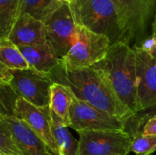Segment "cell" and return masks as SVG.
Listing matches in <instances>:
<instances>
[{
  "mask_svg": "<svg viewBox=\"0 0 156 155\" xmlns=\"http://www.w3.org/2000/svg\"><path fill=\"white\" fill-rule=\"evenodd\" d=\"M12 72L14 78L9 87L18 97L38 108L49 109L50 90L55 83L50 75L32 69Z\"/></svg>",
  "mask_w": 156,
  "mask_h": 155,
  "instance_id": "obj_7",
  "label": "cell"
},
{
  "mask_svg": "<svg viewBox=\"0 0 156 155\" xmlns=\"http://www.w3.org/2000/svg\"><path fill=\"white\" fill-rule=\"evenodd\" d=\"M63 3L61 0H21L19 16L27 14L44 21Z\"/></svg>",
  "mask_w": 156,
  "mask_h": 155,
  "instance_id": "obj_18",
  "label": "cell"
},
{
  "mask_svg": "<svg viewBox=\"0 0 156 155\" xmlns=\"http://www.w3.org/2000/svg\"><path fill=\"white\" fill-rule=\"evenodd\" d=\"M17 98L18 96L9 86H1V115L14 116Z\"/></svg>",
  "mask_w": 156,
  "mask_h": 155,
  "instance_id": "obj_21",
  "label": "cell"
},
{
  "mask_svg": "<svg viewBox=\"0 0 156 155\" xmlns=\"http://www.w3.org/2000/svg\"><path fill=\"white\" fill-rule=\"evenodd\" d=\"M155 39H156V37H155Z\"/></svg>",
  "mask_w": 156,
  "mask_h": 155,
  "instance_id": "obj_27",
  "label": "cell"
},
{
  "mask_svg": "<svg viewBox=\"0 0 156 155\" xmlns=\"http://www.w3.org/2000/svg\"><path fill=\"white\" fill-rule=\"evenodd\" d=\"M21 0H0V37L8 35L19 16Z\"/></svg>",
  "mask_w": 156,
  "mask_h": 155,
  "instance_id": "obj_19",
  "label": "cell"
},
{
  "mask_svg": "<svg viewBox=\"0 0 156 155\" xmlns=\"http://www.w3.org/2000/svg\"><path fill=\"white\" fill-rule=\"evenodd\" d=\"M69 5L78 25L106 36L112 46L118 43L127 44L116 7L112 0H78Z\"/></svg>",
  "mask_w": 156,
  "mask_h": 155,
  "instance_id": "obj_3",
  "label": "cell"
},
{
  "mask_svg": "<svg viewBox=\"0 0 156 155\" xmlns=\"http://www.w3.org/2000/svg\"><path fill=\"white\" fill-rule=\"evenodd\" d=\"M43 23L48 43L58 57L62 59L73 46L77 36L78 24L70 5L63 3Z\"/></svg>",
  "mask_w": 156,
  "mask_h": 155,
  "instance_id": "obj_8",
  "label": "cell"
},
{
  "mask_svg": "<svg viewBox=\"0 0 156 155\" xmlns=\"http://www.w3.org/2000/svg\"><path fill=\"white\" fill-rule=\"evenodd\" d=\"M151 37H156V15L154 19V22L152 24V36Z\"/></svg>",
  "mask_w": 156,
  "mask_h": 155,
  "instance_id": "obj_24",
  "label": "cell"
},
{
  "mask_svg": "<svg viewBox=\"0 0 156 155\" xmlns=\"http://www.w3.org/2000/svg\"><path fill=\"white\" fill-rule=\"evenodd\" d=\"M127 122L90 104L74 98L70 110L69 128L77 132L84 131H127Z\"/></svg>",
  "mask_w": 156,
  "mask_h": 155,
  "instance_id": "obj_9",
  "label": "cell"
},
{
  "mask_svg": "<svg viewBox=\"0 0 156 155\" xmlns=\"http://www.w3.org/2000/svg\"><path fill=\"white\" fill-rule=\"evenodd\" d=\"M94 66L106 75L123 104L135 115L139 113L137 59L134 48L126 43L112 45L107 56Z\"/></svg>",
  "mask_w": 156,
  "mask_h": 155,
  "instance_id": "obj_2",
  "label": "cell"
},
{
  "mask_svg": "<svg viewBox=\"0 0 156 155\" xmlns=\"http://www.w3.org/2000/svg\"><path fill=\"white\" fill-rule=\"evenodd\" d=\"M116 7L127 44L140 47L147 38L156 15V0H112Z\"/></svg>",
  "mask_w": 156,
  "mask_h": 155,
  "instance_id": "obj_5",
  "label": "cell"
},
{
  "mask_svg": "<svg viewBox=\"0 0 156 155\" xmlns=\"http://www.w3.org/2000/svg\"><path fill=\"white\" fill-rule=\"evenodd\" d=\"M51 130L58 147V155H78L79 141L69 132V127L57 115L50 111Z\"/></svg>",
  "mask_w": 156,
  "mask_h": 155,
  "instance_id": "obj_16",
  "label": "cell"
},
{
  "mask_svg": "<svg viewBox=\"0 0 156 155\" xmlns=\"http://www.w3.org/2000/svg\"><path fill=\"white\" fill-rule=\"evenodd\" d=\"M79 134L78 155H128L133 137L127 131H84Z\"/></svg>",
  "mask_w": 156,
  "mask_h": 155,
  "instance_id": "obj_6",
  "label": "cell"
},
{
  "mask_svg": "<svg viewBox=\"0 0 156 155\" xmlns=\"http://www.w3.org/2000/svg\"><path fill=\"white\" fill-rule=\"evenodd\" d=\"M0 123H3L8 129L17 146L25 155H55L27 124L15 116L0 115Z\"/></svg>",
  "mask_w": 156,
  "mask_h": 155,
  "instance_id": "obj_12",
  "label": "cell"
},
{
  "mask_svg": "<svg viewBox=\"0 0 156 155\" xmlns=\"http://www.w3.org/2000/svg\"><path fill=\"white\" fill-rule=\"evenodd\" d=\"M14 116L27 124L30 129L45 142L54 154L58 155V147L51 130L49 109L38 108L18 97L15 104Z\"/></svg>",
  "mask_w": 156,
  "mask_h": 155,
  "instance_id": "obj_10",
  "label": "cell"
},
{
  "mask_svg": "<svg viewBox=\"0 0 156 155\" xmlns=\"http://www.w3.org/2000/svg\"><path fill=\"white\" fill-rule=\"evenodd\" d=\"M8 38L17 47L43 45L48 42L43 21L27 14L18 16Z\"/></svg>",
  "mask_w": 156,
  "mask_h": 155,
  "instance_id": "obj_13",
  "label": "cell"
},
{
  "mask_svg": "<svg viewBox=\"0 0 156 155\" xmlns=\"http://www.w3.org/2000/svg\"><path fill=\"white\" fill-rule=\"evenodd\" d=\"M13 72L12 69L5 68L4 65L0 64V85L1 86H10L11 81L13 80Z\"/></svg>",
  "mask_w": 156,
  "mask_h": 155,
  "instance_id": "obj_22",
  "label": "cell"
},
{
  "mask_svg": "<svg viewBox=\"0 0 156 155\" xmlns=\"http://www.w3.org/2000/svg\"><path fill=\"white\" fill-rule=\"evenodd\" d=\"M50 76L55 82L69 86L78 99L102 111L125 122L136 116L119 99L106 75L95 66L64 71L60 65Z\"/></svg>",
  "mask_w": 156,
  "mask_h": 155,
  "instance_id": "obj_1",
  "label": "cell"
},
{
  "mask_svg": "<svg viewBox=\"0 0 156 155\" xmlns=\"http://www.w3.org/2000/svg\"><path fill=\"white\" fill-rule=\"evenodd\" d=\"M0 64L12 70L30 69L19 48L8 37H0Z\"/></svg>",
  "mask_w": 156,
  "mask_h": 155,
  "instance_id": "obj_17",
  "label": "cell"
},
{
  "mask_svg": "<svg viewBox=\"0 0 156 155\" xmlns=\"http://www.w3.org/2000/svg\"><path fill=\"white\" fill-rule=\"evenodd\" d=\"M112 47L110 39L78 25L76 40L61 59L64 71H73L93 67L101 61Z\"/></svg>",
  "mask_w": 156,
  "mask_h": 155,
  "instance_id": "obj_4",
  "label": "cell"
},
{
  "mask_svg": "<svg viewBox=\"0 0 156 155\" xmlns=\"http://www.w3.org/2000/svg\"><path fill=\"white\" fill-rule=\"evenodd\" d=\"M0 155H3V154H0Z\"/></svg>",
  "mask_w": 156,
  "mask_h": 155,
  "instance_id": "obj_28",
  "label": "cell"
},
{
  "mask_svg": "<svg viewBox=\"0 0 156 155\" xmlns=\"http://www.w3.org/2000/svg\"><path fill=\"white\" fill-rule=\"evenodd\" d=\"M143 133L146 135H155L156 136V115L150 118L143 127Z\"/></svg>",
  "mask_w": 156,
  "mask_h": 155,
  "instance_id": "obj_23",
  "label": "cell"
},
{
  "mask_svg": "<svg viewBox=\"0 0 156 155\" xmlns=\"http://www.w3.org/2000/svg\"><path fill=\"white\" fill-rule=\"evenodd\" d=\"M137 59L139 112L156 107V59L139 47H133Z\"/></svg>",
  "mask_w": 156,
  "mask_h": 155,
  "instance_id": "obj_11",
  "label": "cell"
},
{
  "mask_svg": "<svg viewBox=\"0 0 156 155\" xmlns=\"http://www.w3.org/2000/svg\"><path fill=\"white\" fill-rule=\"evenodd\" d=\"M61 1H63L65 3H68V4H73L74 2H76L78 0H61Z\"/></svg>",
  "mask_w": 156,
  "mask_h": 155,
  "instance_id": "obj_26",
  "label": "cell"
},
{
  "mask_svg": "<svg viewBox=\"0 0 156 155\" xmlns=\"http://www.w3.org/2000/svg\"><path fill=\"white\" fill-rule=\"evenodd\" d=\"M148 53H150V54H151V56H152V57H154V58L156 59V46L154 48H153V49H152V50H151V51H150V52H148Z\"/></svg>",
  "mask_w": 156,
  "mask_h": 155,
  "instance_id": "obj_25",
  "label": "cell"
},
{
  "mask_svg": "<svg viewBox=\"0 0 156 155\" xmlns=\"http://www.w3.org/2000/svg\"><path fill=\"white\" fill-rule=\"evenodd\" d=\"M75 98L71 88L68 85L55 82L50 90L49 110L69 128L70 110Z\"/></svg>",
  "mask_w": 156,
  "mask_h": 155,
  "instance_id": "obj_15",
  "label": "cell"
},
{
  "mask_svg": "<svg viewBox=\"0 0 156 155\" xmlns=\"http://www.w3.org/2000/svg\"><path fill=\"white\" fill-rule=\"evenodd\" d=\"M18 48L28 63L29 68L34 70L50 75L61 65V59L48 42L43 45Z\"/></svg>",
  "mask_w": 156,
  "mask_h": 155,
  "instance_id": "obj_14",
  "label": "cell"
},
{
  "mask_svg": "<svg viewBox=\"0 0 156 155\" xmlns=\"http://www.w3.org/2000/svg\"><path fill=\"white\" fill-rule=\"evenodd\" d=\"M133 143L131 152L134 155H151L156 152V136L146 135L142 131H135L131 133Z\"/></svg>",
  "mask_w": 156,
  "mask_h": 155,
  "instance_id": "obj_20",
  "label": "cell"
}]
</instances>
